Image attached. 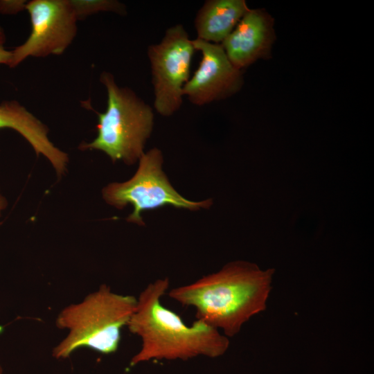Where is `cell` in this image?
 Segmentation results:
<instances>
[{
	"label": "cell",
	"instance_id": "obj_7",
	"mask_svg": "<svg viewBox=\"0 0 374 374\" xmlns=\"http://www.w3.org/2000/svg\"><path fill=\"white\" fill-rule=\"evenodd\" d=\"M31 24L27 39L11 51L8 66L13 68L28 57H44L63 53L74 39L78 19L70 0L27 1Z\"/></svg>",
	"mask_w": 374,
	"mask_h": 374
},
{
	"label": "cell",
	"instance_id": "obj_1",
	"mask_svg": "<svg viewBox=\"0 0 374 374\" xmlns=\"http://www.w3.org/2000/svg\"><path fill=\"white\" fill-rule=\"evenodd\" d=\"M274 272V269L262 270L254 263L235 260L190 284L172 288L168 296L194 308L197 320L230 338L266 310Z\"/></svg>",
	"mask_w": 374,
	"mask_h": 374
},
{
	"label": "cell",
	"instance_id": "obj_16",
	"mask_svg": "<svg viewBox=\"0 0 374 374\" xmlns=\"http://www.w3.org/2000/svg\"><path fill=\"white\" fill-rule=\"evenodd\" d=\"M0 374H3V369L0 365Z\"/></svg>",
	"mask_w": 374,
	"mask_h": 374
},
{
	"label": "cell",
	"instance_id": "obj_8",
	"mask_svg": "<svg viewBox=\"0 0 374 374\" xmlns=\"http://www.w3.org/2000/svg\"><path fill=\"white\" fill-rule=\"evenodd\" d=\"M202 53L199 65L185 84L183 95L198 106L222 100L238 92L242 86V73L229 60L221 44L192 39Z\"/></svg>",
	"mask_w": 374,
	"mask_h": 374
},
{
	"label": "cell",
	"instance_id": "obj_2",
	"mask_svg": "<svg viewBox=\"0 0 374 374\" xmlns=\"http://www.w3.org/2000/svg\"><path fill=\"white\" fill-rule=\"evenodd\" d=\"M168 278L150 283L137 298L136 310L127 323L139 336L141 346L131 366L151 359L188 360L197 356L215 358L228 350L229 338L218 330L195 320L186 325L179 314L164 307Z\"/></svg>",
	"mask_w": 374,
	"mask_h": 374
},
{
	"label": "cell",
	"instance_id": "obj_6",
	"mask_svg": "<svg viewBox=\"0 0 374 374\" xmlns=\"http://www.w3.org/2000/svg\"><path fill=\"white\" fill-rule=\"evenodd\" d=\"M195 48L181 24L168 28L159 44L148 48L154 90V107L163 116H170L183 103V90L190 79Z\"/></svg>",
	"mask_w": 374,
	"mask_h": 374
},
{
	"label": "cell",
	"instance_id": "obj_11",
	"mask_svg": "<svg viewBox=\"0 0 374 374\" xmlns=\"http://www.w3.org/2000/svg\"><path fill=\"white\" fill-rule=\"evenodd\" d=\"M249 10L244 0H208L195 19L197 39L222 42Z\"/></svg>",
	"mask_w": 374,
	"mask_h": 374
},
{
	"label": "cell",
	"instance_id": "obj_14",
	"mask_svg": "<svg viewBox=\"0 0 374 374\" xmlns=\"http://www.w3.org/2000/svg\"><path fill=\"white\" fill-rule=\"evenodd\" d=\"M6 37L3 28L0 26V64L9 66L11 60V51L5 48Z\"/></svg>",
	"mask_w": 374,
	"mask_h": 374
},
{
	"label": "cell",
	"instance_id": "obj_15",
	"mask_svg": "<svg viewBox=\"0 0 374 374\" xmlns=\"http://www.w3.org/2000/svg\"><path fill=\"white\" fill-rule=\"evenodd\" d=\"M6 205V202L4 199V197L0 194V215L1 213V211L4 209Z\"/></svg>",
	"mask_w": 374,
	"mask_h": 374
},
{
	"label": "cell",
	"instance_id": "obj_9",
	"mask_svg": "<svg viewBox=\"0 0 374 374\" xmlns=\"http://www.w3.org/2000/svg\"><path fill=\"white\" fill-rule=\"evenodd\" d=\"M274 39L272 18L262 10L249 9L221 45L231 62L241 70L267 57Z\"/></svg>",
	"mask_w": 374,
	"mask_h": 374
},
{
	"label": "cell",
	"instance_id": "obj_13",
	"mask_svg": "<svg viewBox=\"0 0 374 374\" xmlns=\"http://www.w3.org/2000/svg\"><path fill=\"white\" fill-rule=\"evenodd\" d=\"M26 3L24 0H1L0 12L6 15L17 14L26 9Z\"/></svg>",
	"mask_w": 374,
	"mask_h": 374
},
{
	"label": "cell",
	"instance_id": "obj_3",
	"mask_svg": "<svg viewBox=\"0 0 374 374\" xmlns=\"http://www.w3.org/2000/svg\"><path fill=\"white\" fill-rule=\"evenodd\" d=\"M137 304L132 295L114 293L102 285L80 303L66 307L56 319V326L68 335L53 348L56 358L68 357L75 350L87 347L111 354L118 348L121 330L127 326Z\"/></svg>",
	"mask_w": 374,
	"mask_h": 374
},
{
	"label": "cell",
	"instance_id": "obj_4",
	"mask_svg": "<svg viewBox=\"0 0 374 374\" xmlns=\"http://www.w3.org/2000/svg\"><path fill=\"white\" fill-rule=\"evenodd\" d=\"M100 80L107 90V108L103 113L96 112V137L80 148L100 150L113 162L121 160L133 165L144 154L152 132L153 109L132 89L120 87L109 72H103Z\"/></svg>",
	"mask_w": 374,
	"mask_h": 374
},
{
	"label": "cell",
	"instance_id": "obj_10",
	"mask_svg": "<svg viewBox=\"0 0 374 374\" xmlns=\"http://www.w3.org/2000/svg\"><path fill=\"white\" fill-rule=\"evenodd\" d=\"M10 128L19 133L37 154H42L52 164L58 175L64 173L68 156L51 141L47 127L15 100L0 103V129Z\"/></svg>",
	"mask_w": 374,
	"mask_h": 374
},
{
	"label": "cell",
	"instance_id": "obj_5",
	"mask_svg": "<svg viewBox=\"0 0 374 374\" xmlns=\"http://www.w3.org/2000/svg\"><path fill=\"white\" fill-rule=\"evenodd\" d=\"M161 151L154 148L141 157L139 167L134 176L125 182L109 184L103 189L105 202L118 209L128 204L133 212L127 221L144 225L141 212L170 205L177 208L197 211L208 208L212 199L194 202L181 196L171 185L162 170Z\"/></svg>",
	"mask_w": 374,
	"mask_h": 374
},
{
	"label": "cell",
	"instance_id": "obj_12",
	"mask_svg": "<svg viewBox=\"0 0 374 374\" xmlns=\"http://www.w3.org/2000/svg\"><path fill=\"white\" fill-rule=\"evenodd\" d=\"M70 3L78 20L99 12L126 14L125 6L116 0H70Z\"/></svg>",
	"mask_w": 374,
	"mask_h": 374
}]
</instances>
